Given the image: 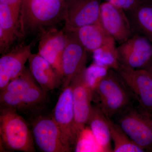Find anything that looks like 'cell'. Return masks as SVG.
Instances as JSON below:
<instances>
[{
	"instance_id": "11",
	"label": "cell",
	"mask_w": 152,
	"mask_h": 152,
	"mask_svg": "<svg viewBox=\"0 0 152 152\" xmlns=\"http://www.w3.org/2000/svg\"><path fill=\"white\" fill-rule=\"evenodd\" d=\"M33 134L37 145L43 152H71L64 144L59 128L53 117L37 119L33 125Z\"/></svg>"
},
{
	"instance_id": "13",
	"label": "cell",
	"mask_w": 152,
	"mask_h": 152,
	"mask_svg": "<svg viewBox=\"0 0 152 152\" xmlns=\"http://www.w3.org/2000/svg\"><path fill=\"white\" fill-rule=\"evenodd\" d=\"M32 45L20 44L2 55L0 58L1 91L24 70L25 64L32 53Z\"/></svg>"
},
{
	"instance_id": "7",
	"label": "cell",
	"mask_w": 152,
	"mask_h": 152,
	"mask_svg": "<svg viewBox=\"0 0 152 152\" xmlns=\"http://www.w3.org/2000/svg\"><path fill=\"white\" fill-rule=\"evenodd\" d=\"M116 55L120 64L134 69H145L152 60V43L136 34L117 47Z\"/></svg>"
},
{
	"instance_id": "21",
	"label": "cell",
	"mask_w": 152,
	"mask_h": 152,
	"mask_svg": "<svg viewBox=\"0 0 152 152\" xmlns=\"http://www.w3.org/2000/svg\"><path fill=\"white\" fill-rule=\"evenodd\" d=\"M107 117L115 152H144L142 149L135 144L116 123Z\"/></svg>"
},
{
	"instance_id": "14",
	"label": "cell",
	"mask_w": 152,
	"mask_h": 152,
	"mask_svg": "<svg viewBox=\"0 0 152 152\" xmlns=\"http://www.w3.org/2000/svg\"><path fill=\"white\" fill-rule=\"evenodd\" d=\"M67 38V34L63 29L53 28L42 34L38 46V53L50 64L62 79V57Z\"/></svg>"
},
{
	"instance_id": "26",
	"label": "cell",
	"mask_w": 152,
	"mask_h": 152,
	"mask_svg": "<svg viewBox=\"0 0 152 152\" xmlns=\"http://www.w3.org/2000/svg\"><path fill=\"white\" fill-rule=\"evenodd\" d=\"M149 117L150 120H151V122L152 124V115L151 116Z\"/></svg>"
},
{
	"instance_id": "22",
	"label": "cell",
	"mask_w": 152,
	"mask_h": 152,
	"mask_svg": "<svg viewBox=\"0 0 152 152\" xmlns=\"http://www.w3.org/2000/svg\"><path fill=\"white\" fill-rule=\"evenodd\" d=\"M35 81L30 70L25 68L24 70L19 77L10 82L1 91L12 94H20L37 86Z\"/></svg>"
},
{
	"instance_id": "5",
	"label": "cell",
	"mask_w": 152,
	"mask_h": 152,
	"mask_svg": "<svg viewBox=\"0 0 152 152\" xmlns=\"http://www.w3.org/2000/svg\"><path fill=\"white\" fill-rule=\"evenodd\" d=\"M131 140L145 152H152V124L138 106H131L115 118Z\"/></svg>"
},
{
	"instance_id": "27",
	"label": "cell",
	"mask_w": 152,
	"mask_h": 152,
	"mask_svg": "<svg viewBox=\"0 0 152 152\" xmlns=\"http://www.w3.org/2000/svg\"><path fill=\"white\" fill-rule=\"evenodd\" d=\"M148 1V0H140L141 2L144 1Z\"/></svg>"
},
{
	"instance_id": "18",
	"label": "cell",
	"mask_w": 152,
	"mask_h": 152,
	"mask_svg": "<svg viewBox=\"0 0 152 152\" xmlns=\"http://www.w3.org/2000/svg\"><path fill=\"white\" fill-rule=\"evenodd\" d=\"M46 93L38 86L20 94L1 91L0 95L1 104L2 107L15 110L29 108L41 103L45 98Z\"/></svg>"
},
{
	"instance_id": "12",
	"label": "cell",
	"mask_w": 152,
	"mask_h": 152,
	"mask_svg": "<svg viewBox=\"0 0 152 152\" xmlns=\"http://www.w3.org/2000/svg\"><path fill=\"white\" fill-rule=\"evenodd\" d=\"M66 32L67 41L62 57V89L69 86L73 80L86 67L88 53L73 35Z\"/></svg>"
},
{
	"instance_id": "8",
	"label": "cell",
	"mask_w": 152,
	"mask_h": 152,
	"mask_svg": "<svg viewBox=\"0 0 152 152\" xmlns=\"http://www.w3.org/2000/svg\"><path fill=\"white\" fill-rule=\"evenodd\" d=\"M65 31L73 35L88 52L93 53L99 51L117 57L116 41L104 28L100 20L96 23Z\"/></svg>"
},
{
	"instance_id": "19",
	"label": "cell",
	"mask_w": 152,
	"mask_h": 152,
	"mask_svg": "<svg viewBox=\"0 0 152 152\" xmlns=\"http://www.w3.org/2000/svg\"><path fill=\"white\" fill-rule=\"evenodd\" d=\"M126 12L135 33L152 43V0L141 2L134 9Z\"/></svg>"
},
{
	"instance_id": "23",
	"label": "cell",
	"mask_w": 152,
	"mask_h": 152,
	"mask_svg": "<svg viewBox=\"0 0 152 152\" xmlns=\"http://www.w3.org/2000/svg\"><path fill=\"white\" fill-rule=\"evenodd\" d=\"M106 1L123 9L125 12H129L134 9L141 2L140 0H106Z\"/></svg>"
},
{
	"instance_id": "6",
	"label": "cell",
	"mask_w": 152,
	"mask_h": 152,
	"mask_svg": "<svg viewBox=\"0 0 152 152\" xmlns=\"http://www.w3.org/2000/svg\"><path fill=\"white\" fill-rule=\"evenodd\" d=\"M118 72L132 93L139 108L152 115V76L145 69H134L118 63Z\"/></svg>"
},
{
	"instance_id": "17",
	"label": "cell",
	"mask_w": 152,
	"mask_h": 152,
	"mask_svg": "<svg viewBox=\"0 0 152 152\" xmlns=\"http://www.w3.org/2000/svg\"><path fill=\"white\" fill-rule=\"evenodd\" d=\"M20 20L10 7L0 4V52L2 54L9 52L15 41L23 37Z\"/></svg>"
},
{
	"instance_id": "25",
	"label": "cell",
	"mask_w": 152,
	"mask_h": 152,
	"mask_svg": "<svg viewBox=\"0 0 152 152\" xmlns=\"http://www.w3.org/2000/svg\"><path fill=\"white\" fill-rule=\"evenodd\" d=\"M145 69L152 76V60Z\"/></svg>"
},
{
	"instance_id": "20",
	"label": "cell",
	"mask_w": 152,
	"mask_h": 152,
	"mask_svg": "<svg viewBox=\"0 0 152 152\" xmlns=\"http://www.w3.org/2000/svg\"><path fill=\"white\" fill-rule=\"evenodd\" d=\"M87 124L101 150L112 151L111 137L107 117L97 105L93 106Z\"/></svg>"
},
{
	"instance_id": "16",
	"label": "cell",
	"mask_w": 152,
	"mask_h": 152,
	"mask_svg": "<svg viewBox=\"0 0 152 152\" xmlns=\"http://www.w3.org/2000/svg\"><path fill=\"white\" fill-rule=\"evenodd\" d=\"M28 61L31 73L45 92L62 85L61 76L50 64L38 53H31Z\"/></svg>"
},
{
	"instance_id": "15",
	"label": "cell",
	"mask_w": 152,
	"mask_h": 152,
	"mask_svg": "<svg viewBox=\"0 0 152 152\" xmlns=\"http://www.w3.org/2000/svg\"><path fill=\"white\" fill-rule=\"evenodd\" d=\"M53 118L59 128L64 144L71 149L75 112L70 85L62 89L54 109Z\"/></svg>"
},
{
	"instance_id": "24",
	"label": "cell",
	"mask_w": 152,
	"mask_h": 152,
	"mask_svg": "<svg viewBox=\"0 0 152 152\" xmlns=\"http://www.w3.org/2000/svg\"><path fill=\"white\" fill-rule=\"evenodd\" d=\"M23 0H0V4L10 7L16 15L20 18L21 8Z\"/></svg>"
},
{
	"instance_id": "4",
	"label": "cell",
	"mask_w": 152,
	"mask_h": 152,
	"mask_svg": "<svg viewBox=\"0 0 152 152\" xmlns=\"http://www.w3.org/2000/svg\"><path fill=\"white\" fill-rule=\"evenodd\" d=\"M86 68H84L70 85L72 89L75 112L72 146L76 145L84 130L92 108L93 88L88 78Z\"/></svg>"
},
{
	"instance_id": "2",
	"label": "cell",
	"mask_w": 152,
	"mask_h": 152,
	"mask_svg": "<svg viewBox=\"0 0 152 152\" xmlns=\"http://www.w3.org/2000/svg\"><path fill=\"white\" fill-rule=\"evenodd\" d=\"M65 10L66 0H23L20 20L23 37L55 28L64 21Z\"/></svg>"
},
{
	"instance_id": "1",
	"label": "cell",
	"mask_w": 152,
	"mask_h": 152,
	"mask_svg": "<svg viewBox=\"0 0 152 152\" xmlns=\"http://www.w3.org/2000/svg\"><path fill=\"white\" fill-rule=\"evenodd\" d=\"M92 88L93 97L97 105L112 120L133 105L136 101L119 74L112 68L97 80Z\"/></svg>"
},
{
	"instance_id": "3",
	"label": "cell",
	"mask_w": 152,
	"mask_h": 152,
	"mask_svg": "<svg viewBox=\"0 0 152 152\" xmlns=\"http://www.w3.org/2000/svg\"><path fill=\"white\" fill-rule=\"evenodd\" d=\"M0 135L8 148L25 152H35L31 133L24 119L15 110L1 109Z\"/></svg>"
},
{
	"instance_id": "9",
	"label": "cell",
	"mask_w": 152,
	"mask_h": 152,
	"mask_svg": "<svg viewBox=\"0 0 152 152\" xmlns=\"http://www.w3.org/2000/svg\"><path fill=\"white\" fill-rule=\"evenodd\" d=\"M102 0H66L64 31L75 29L100 21Z\"/></svg>"
},
{
	"instance_id": "10",
	"label": "cell",
	"mask_w": 152,
	"mask_h": 152,
	"mask_svg": "<svg viewBox=\"0 0 152 152\" xmlns=\"http://www.w3.org/2000/svg\"><path fill=\"white\" fill-rule=\"evenodd\" d=\"M100 20L104 28L119 45L136 34L125 11L108 2L101 3Z\"/></svg>"
}]
</instances>
